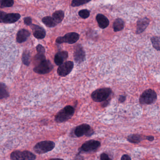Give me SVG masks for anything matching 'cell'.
<instances>
[{
    "instance_id": "cell-1",
    "label": "cell",
    "mask_w": 160,
    "mask_h": 160,
    "mask_svg": "<svg viewBox=\"0 0 160 160\" xmlns=\"http://www.w3.org/2000/svg\"><path fill=\"white\" fill-rule=\"evenodd\" d=\"M74 113L75 108L73 107L71 105L66 106L57 113L55 116V121L58 123L67 121L72 118Z\"/></svg>"
},
{
    "instance_id": "cell-2",
    "label": "cell",
    "mask_w": 160,
    "mask_h": 160,
    "mask_svg": "<svg viewBox=\"0 0 160 160\" xmlns=\"http://www.w3.org/2000/svg\"><path fill=\"white\" fill-rule=\"evenodd\" d=\"M112 93L110 88H102L93 91L91 94V98L94 102H100L106 100Z\"/></svg>"
},
{
    "instance_id": "cell-3",
    "label": "cell",
    "mask_w": 160,
    "mask_h": 160,
    "mask_svg": "<svg viewBox=\"0 0 160 160\" xmlns=\"http://www.w3.org/2000/svg\"><path fill=\"white\" fill-rule=\"evenodd\" d=\"M157 99L156 92L153 90L148 89L143 92L139 97V103L141 104L150 105L153 103Z\"/></svg>"
},
{
    "instance_id": "cell-4",
    "label": "cell",
    "mask_w": 160,
    "mask_h": 160,
    "mask_svg": "<svg viewBox=\"0 0 160 160\" xmlns=\"http://www.w3.org/2000/svg\"><path fill=\"white\" fill-rule=\"evenodd\" d=\"M55 147V143L53 141L45 140L38 142L33 147V150L38 154H43L51 151Z\"/></svg>"
},
{
    "instance_id": "cell-5",
    "label": "cell",
    "mask_w": 160,
    "mask_h": 160,
    "mask_svg": "<svg viewBox=\"0 0 160 160\" xmlns=\"http://www.w3.org/2000/svg\"><path fill=\"white\" fill-rule=\"evenodd\" d=\"M53 68L54 67L51 62L45 59L36 65L33 69V71L40 74H45L51 72Z\"/></svg>"
},
{
    "instance_id": "cell-6",
    "label": "cell",
    "mask_w": 160,
    "mask_h": 160,
    "mask_svg": "<svg viewBox=\"0 0 160 160\" xmlns=\"http://www.w3.org/2000/svg\"><path fill=\"white\" fill-rule=\"evenodd\" d=\"M36 158L35 154L29 151H15L11 154V159L13 160H33Z\"/></svg>"
},
{
    "instance_id": "cell-7",
    "label": "cell",
    "mask_w": 160,
    "mask_h": 160,
    "mask_svg": "<svg viewBox=\"0 0 160 160\" xmlns=\"http://www.w3.org/2000/svg\"><path fill=\"white\" fill-rule=\"evenodd\" d=\"M101 142L98 140H91L86 141L79 148V153L82 152H90L95 151L101 146Z\"/></svg>"
},
{
    "instance_id": "cell-8",
    "label": "cell",
    "mask_w": 160,
    "mask_h": 160,
    "mask_svg": "<svg viewBox=\"0 0 160 160\" xmlns=\"http://www.w3.org/2000/svg\"><path fill=\"white\" fill-rule=\"evenodd\" d=\"M94 133L93 130H92L91 126L87 123H83L77 126L74 129V134L77 137H81L84 135L90 137Z\"/></svg>"
},
{
    "instance_id": "cell-9",
    "label": "cell",
    "mask_w": 160,
    "mask_h": 160,
    "mask_svg": "<svg viewBox=\"0 0 160 160\" xmlns=\"http://www.w3.org/2000/svg\"><path fill=\"white\" fill-rule=\"evenodd\" d=\"M80 35L78 33L75 32H69L63 37H59L56 39V42L58 44L63 43L73 44L75 43L79 40Z\"/></svg>"
},
{
    "instance_id": "cell-10",
    "label": "cell",
    "mask_w": 160,
    "mask_h": 160,
    "mask_svg": "<svg viewBox=\"0 0 160 160\" xmlns=\"http://www.w3.org/2000/svg\"><path fill=\"white\" fill-rule=\"evenodd\" d=\"M74 62L72 61H66L59 65L57 72L59 76L64 77L72 72Z\"/></svg>"
},
{
    "instance_id": "cell-11",
    "label": "cell",
    "mask_w": 160,
    "mask_h": 160,
    "mask_svg": "<svg viewBox=\"0 0 160 160\" xmlns=\"http://www.w3.org/2000/svg\"><path fill=\"white\" fill-rule=\"evenodd\" d=\"M73 57L75 62L77 63L80 64L86 59V52L80 44L76 45L74 48Z\"/></svg>"
},
{
    "instance_id": "cell-12",
    "label": "cell",
    "mask_w": 160,
    "mask_h": 160,
    "mask_svg": "<svg viewBox=\"0 0 160 160\" xmlns=\"http://www.w3.org/2000/svg\"><path fill=\"white\" fill-rule=\"evenodd\" d=\"M149 23L150 19L148 18H143L138 19L137 22L136 34H141L144 32L149 25Z\"/></svg>"
},
{
    "instance_id": "cell-13",
    "label": "cell",
    "mask_w": 160,
    "mask_h": 160,
    "mask_svg": "<svg viewBox=\"0 0 160 160\" xmlns=\"http://www.w3.org/2000/svg\"><path fill=\"white\" fill-rule=\"evenodd\" d=\"M31 27L33 30V36L35 38L38 39H42L45 37L46 32L42 27L35 25H32Z\"/></svg>"
},
{
    "instance_id": "cell-14",
    "label": "cell",
    "mask_w": 160,
    "mask_h": 160,
    "mask_svg": "<svg viewBox=\"0 0 160 160\" xmlns=\"http://www.w3.org/2000/svg\"><path fill=\"white\" fill-rule=\"evenodd\" d=\"M96 20L99 28L102 29L106 28L109 26V21L108 18L102 14H98L97 15Z\"/></svg>"
},
{
    "instance_id": "cell-15",
    "label": "cell",
    "mask_w": 160,
    "mask_h": 160,
    "mask_svg": "<svg viewBox=\"0 0 160 160\" xmlns=\"http://www.w3.org/2000/svg\"><path fill=\"white\" fill-rule=\"evenodd\" d=\"M68 58V53L66 51H59L57 53L54 58V62L57 65L59 66Z\"/></svg>"
},
{
    "instance_id": "cell-16",
    "label": "cell",
    "mask_w": 160,
    "mask_h": 160,
    "mask_svg": "<svg viewBox=\"0 0 160 160\" xmlns=\"http://www.w3.org/2000/svg\"><path fill=\"white\" fill-rule=\"evenodd\" d=\"M30 35L28 31L26 29H21L18 32L17 35V41L18 42L21 43L25 42Z\"/></svg>"
},
{
    "instance_id": "cell-17",
    "label": "cell",
    "mask_w": 160,
    "mask_h": 160,
    "mask_svg": "<svg viewBox=\"0 0 160 160\" xmlns=\"http://www.w3.org/2000/svg\"><path fill=\"white\" fill-rule=\"evenodd\" d=\"M146 136L138 134H133L128 136L127 138L128 141L133 144H138L142 140L146 139Z\"/></svg>"
},
{
    "instance_id": "cell-18",
    "label": "cell",
    "mask_w": 160,
    "mask_h": 160,
    "mask_svg": "<svg viewBox=\"0 0 160 160\" xmlns=\"http://www.w3.org/2000/svg\"><path fill=\"white\" fill-rule=\"evenodd\" d=\"M21 17L20 14L18 13L6 14L4 17L2 22L4 23H13L19 20Z\"/></svg>"
},
{
    "instance_id": "cell-19",
    "label": "cell",
    "mask_w": 160,
    "mask_h": 160,
    "mask_svg": "<svg viewBox=\"0 0 160 160\" xmlns=\"http://www.w3.org/2000/svg\"><path fill=\"white\" fill-rule=\"evenodd\" d=\"M124 21L122 18H117L113 22V28L115 32H118L122 30L124 28Z\"/></svg>"
},
{
    "instance_id": "cell-20",
    "label": "cell",
    "mask_w": 160,
    "mask_h": 160,
    "mask_svg": "<svg viewBox=\"0 0 160 160\" xmlns=\"http://www.w3.org/2000/svg\"><path fill=\"white\" fill-rule=\"evenodd\" d=\"M42 21L48 28H54L58 25L53 18L50 16H47L44 18L42 19Z\"/></svg>"
},
{
    "instance_id": "cell-21",
    "label": "cell",
    "mask_w": 160,
    "mask_h": 160,
    "mask_svg": "<svg viewBox=\"0 0 160 160\" xmlns=\"http://www.w3.org/2000/svg\"><path fill=\"white\" fill-rule=\"evenodd\" d=\"M52 18L56 21L57 24H58L62 22L64 18V12L63 11H58L55 12L52 15Z\"/></svg>"
},
{
    "instance_id": "cell-22",
    "label": "cell",
    "mask_w": 160,
    "mask_h": 160,
    "mask_svg": "<svg viewBox=\"0 0 160 160\" xmlns=\"http://www.w3.org/2000/svg\"><path fill=\"white\" fill-rule=\"evenodd\" d=\"M10 94L6 85L4 83H0V100L8 98Z\"/></svg>"
},
{
    "instance_id": "cell-23",
    "label": "cell",
    "mask_w": 160,
    "mask_h": 160,
    "mask_svg": "<svg viewBox=\"0 0 160 160\" xmlns=\"http://www.w3.org/2000/svg\"><path fill=\"white\" fill-rule=\"evenodd\" d=\"M151 42L152 47L157 51H160V38L158 36H152L151 38Z\"/></svg>"
},
{
    "instance_id": "cell-24",
    "label": "cell",
    "mask_w": 160,
    "mask_h": 160,
    "mask_svg": "<svg viewBox=\"0 0 160 160\" xmlns=\"http://www.w3.org/2000/svg\"><path fill=\"white\" fill-rule=\"evenodd\" d=\"M92 0H72L71 2V6L72 7H79L87 4Z\"/></svg>"
},
{
    "instance_id": "cell-25",
    "label": "cell",
    "mask_w": 160,
    "mask_h": 160,
    "mask_svg": "<svg viewBox=\"0 0 160 160\" xmlns=\"http://www.w3.org/2000/svg\"><path fill=\"white\" fill-rule=\"evenodd\" d=\"M30 55L29 52L26 51L23 53L22 55V62L25 65L29 66L30 63Z\"/></svg>"
},
{
    "instance_id": "cell-26",
    "label": "cell",
    "mask_w": 160,
    "mask_h": 160,
    "mask_svg": "<svg viewBox=\"0 0 160 160\" xmlns=\"http://www.w3.org/2000/svg\"><path fill=\"white\" fill-rule=\"evenodd\" d=\"M78 15L80 18L83 19H87L90 15V11H89L87 9H83V10H80L78 13Z\"/></svg>"
},
{
    "instance_id": "cell-27",
    "label": "cell",
    "mask_w": 160,
    "mask_h": 160,
    "mask_svg": "<svg viewBox=\"0 0 160 160\" xmlns=\"http://www.w3.org/2000/svg\"><path fill=\"white\" fill-rule=\"evenodd\" d=\"M46 59L45 54H40V53H37V55L34 57V61L36 65L39 64L41 62L43 61Z\"/></svg>"
},
{
    "instance_id": "cell-28",
    "label": "cell",
    "mask_w": 160,
    "mask_h": 160,
    "mask_svg": "<svg viewBox=\"0 0 160 160\" xmlns=\"http://www.w3.org/2000/svg\"><path fill=\"white\" fill-rule=\"evenodd\" d=\"M14 4V0H2V8L3 7H11Z\"/></svg>"
},
{
    "instance_id": "cell-29",
    "label": "cell",
    "mask_w": 160,
    "mask_h": 160,
    "mask_svg": "<svg viewBox=\"0 0 160 160\" xmlns=\"http://www.w3.org/2000/svg\"><path fill=\"white\" fill-rule=\"evenodd\" d=\"M36 50H37V53L40 54H45V50L44 48L41 44H39L36 47Z\"/></svg>"
},
{
    "instance_id": "cell-30",
    "label": "cell",
    "mask_w": 160,
    "mask_h": 160,
    "mask_svg": "<svg viewBox=\"0 0 160 160\" xmlns=\"http://www.w3.org/2000/svg\"><path fill=\"white\" fill-rule=\"evenodd\" d=\"M24 23L28 26H31L32 23V20L30 17H27L24 18Z\"/></svg>"
},
{
    "instance_id": "cell-31",
    "label": "cell",
    "mask_w": 160,
    "mask_h": 160,
    "mask_svg": "<svg viewBox=\"0 0 160 160\" xmlns=\"http://www.w3.org/2000/svg\"><path fill=\"white\" fill-rule=\"evenodd\" d=\"M100 159L101 160H111V158H109L108 155L107 153H102L101 154V156H100Z\"/></svg>"
},
{
    "instance_id": "cell-32",
    "label": "cell",
    "mask_w": 160,
    "mask_h": 160,
    "mask_svg": "<svg viewBox=\"0 0 160 160\" xmlns=\"http://www.w3.org/2000/svg\"><path fill=\"white\" fill-rule=\"evenodd\" d=\"M126 99V96H124V95H120L118 98V102L120 103H123L125 102Z\"/></svg>"
},
{
    "instance_id": "cell-33",
    "label": "cell",
    "mask_w": 160,
    "mask_h": 160,
    "mask_svg": "<svg viewBox=\"0 0 160 160\" xmlns=\"http://www.w3.org/2000/svg\"><path fill=\"white\" fill-rule=\"evenodd\" d=\"M6 13L4 12L0 11V23H2L3 21V18L6 15Z\"/></svg>"
},
{
    "instance_id": "cell-34",
    "label": "cell",
    "mask_w": 160,
    "mask_h": 160,
    "mask_svg": "<svg viewBox=\"0 0 160 160\" xmlns=\"http://www.w3.org/2000/svg\"><path fill=\"white\" fill-rule=\"evenodd\" d=\"M121 160H132V158H131L129 155H127V154H124L122 156L121 158Z\"/></svg>"
},
{
    "instance_id": "cell-35",
    "label": "cell",
    "mask_w": 160,
    "mask_h": 160,
    "mask_svg": "<svg viewBox=\"0 0 160 160\" xmlns=\"http://www.w3.org/2000/svg\"><path fill=\"white\" fill-rule=\"evenodd\" d=\"M146 139L149 141H152L154 140V138L152 136H146Z\"/></svg>"
},
{
    "instance_id": "cell-36",
    "label": "cell",
    "mask_w": 160,
    "mask_h": 160,
    "mask_svg": "<svg viewBox=\"0 0 160 160\" xmlns=\"http://www.w3.org/2000/svg\"><path fill=\"white\" fill-rule=\"evenodd\" d=\"M102 102H103L102 103V107H106L107 106L108 104H109V102H108V101H107V100Z\"/></svg>"
},
{
    "instance_id": "cell-37",
    "label": "cell",
    "mask_w": 160,
    "mask_h": 160,
    "mask_svg": "<svg viewBox=\"0 0 160 160\" xmlns=\"http://www.w3.org/2000/svg\"><path fill=\"white\" fill-rule=\"evenodd\" d=\"M2 0H0V7L2 8Z\"/></svg>"
}]
</instances>
